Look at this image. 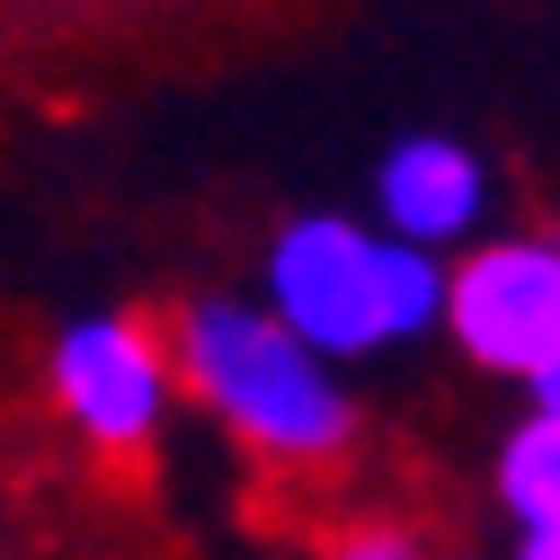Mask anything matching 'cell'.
Returning a JSON list of instances; mask_svg holds the SVG:
<instances>
[{"mask_svg": "<svg viewBox=\"0 0 560 560\" xmlns=\"http://www.w3.org/2000/svg\"><path fill=\"white\" fill-rule=\"evenodd\" d=\"M170 347H178V383L241 436V454L276 471H320L357 445V400L338 392V365L267 303L196 294L170 320Z\"/></svg>", "mask_w": 560, "mask_h": 560, "instance_id": "6da1fadb", "label": "cell"}, {"mask_svg": "<svg viewBox=\"0 0 560 560\" xmlns=\"http://www.w3.org/2000/svg\"><path fill=\"white\" fill-rule=\"evenodd\" d=\"M258 285L294 338H312L329 365H347V357H383V347L445 329L454 267L357 214H294L267 241Z\"/></svg>", "mask_w": 560, "mask_h": 560, "instance_id": "7a4b0ae2", "label": "cell"}, {"mask_svg": "<svg viewBox=\"0 0 560 560\" xmlns=\"http://www.w3.org/2000/svg\"><path fill=\"white\" fill-rule=\"evenodd\" d=\"M45 392H54L62 428H72L90 454L143 463L152 436H161V418H170V400H178V347L143 312H81L45 347Z\"/></svg>", "mask_w": 560, "mask_h": 560, "instance_id": "3957f363", "label": "cell"}, {"mask_svg": "<svg viewBox=\"0 0 560 560\" xmlns=\"http://www.w3.org/2000/svg\"><path fill=\"white\" fill-rule=\"evenodd\" d=\"M445 338L480 374L542 383L560 365V232H499L454 258Z\"/></svg>", "mask_w": 560, "mask_h": 560, "instance_id": "277c9868", "label": "cell"}, {"mask_svg": "<svg viewBox=\"0 0 560 560\" xmlns=\"http://www.w3.org/2000/svg\"><path fill=\"white\" fill-rule=\"evenodd\" d=\"M489 161L454 133H400V143L374 161V223L418 241V249H480L489 223Z\"/></svg>", "mask_w": 560, "mask_h": 560, "instance_id": "5b68a950", "label": "cell"}, {"mask_svg": "<svg viewBox=\"0 0 560 560\" xmlns=\"http://www.w3.org/2000/svg\"><path fill=\"white\" fill-rule=\"evenodd\" d=\"M499 508L516 516V534L560 525V409H534L499 445Z\"/></svg>", "mask_w": 560, "mask_h": 560, "instance_id": "8992f818", "label": "cell"}, {"mask_svg": "<svg viewBox=\"0 0 560 560\" xmlns=\"http://www.w3.org/2000/svg\"><path fill=\"white\" fill-rule=\"evenodd\" d=\"M329 560H428V551H418L409 534H392V525H365V534H347Z\"/></svg>", "mask_w": 560, "mask_h": 560, "instance_id": "52a82bcc", "label": "cell"}, {"mask_svg": "<svg viewBox=\"0 0 560 560\" xmlns=\"http://www.w3.org/2000/svg\"><path fill=\"white\" fill-rule=\"evenodd\" d=\"M516 560H560V525H542V534H525V542H516Z\"/></svg>", "mask_w": 560, "mask_h": 560, "instance_id": "ba28073f", "label": "cell"}, {"mask_svg": "<svg viewBox=\"0 0 560 560\" xmlns=\"http://www.w3.org/2000/svg\"><path fill=\"white\" fill-rule=\"evenodd\" d=\"M534 409H560V365H551V374L534 383Z\"/></svg>", "mask_w": 560, "mask_h": 560, "instance_id": "9c48e42d", "label": "cell"}]
</instances>
